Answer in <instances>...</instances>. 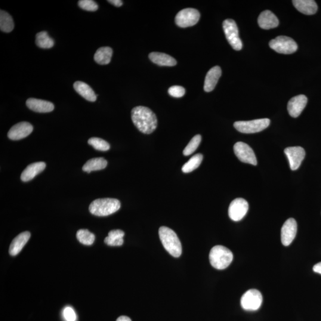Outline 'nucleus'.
<instances>
[{"instance_id":"1","label":"nucleus","mask_w":321,"mask_h":321,"mask_svg":"<svg viewBox=\"0 0 321 321\" xmlns=\"http://www.w3.org/2000/svg\"><path fill=\"white\" fill-rule=\"evenodd\" d=\"M132 120L137 129L145 134H151L157 127L156 114L148 107L138 106L132 110Z\"/></svg>"},{"instance_id":"2","label":"nucleus","mask_w":321,"mask_h":321,"mask_svg":"<svg viewBox=\"0 0 321 321\" xmlns=\"http://www.w3.org/2000/svg\"><path fill=\"white\" fill-rule=\"evenodd\" d=\"M159 236L166 251L173 257H180L182 246L176 233L171 228L162 226L160 228Z\"/></svg>"},{"instance_id":"3","label":"nucleus","mask_w":321,"mask_h":321,"mask_svg":"<svg viewBox=\"0 0 321 321\" xmlns=\"http://www.w3.org/2000/svg\"><path fill=\"white\" fill-rule=\"evenodd\" d=\"M209 258L213 267L222 270L227 268L232 262L233 255L226 247L218 245L213 247L210 251Z\"/></svg>"},{"instance_id":"4","label":"nucleus","mask_w":321,"mask_h":321,"mask_svg":"<svg viewBox=\"0 0 321 321\" xmlns=\"http://www.w3.org/2000/svg\"><path fill=\"white\" fill-rule=\"evenodd\" d=\"M121 203L119 200L113 198L98 199L89 205V211L98 217L112 215L119 211Z\"/></svg>"},{"instance_id":"5","label":"nucleus","mask_w":321,"mask_h":321,"mask_svg":"<svg viewBox=\"0 0 321 321\" xmlns=\"http://www.w3.org/2000/svg\"><path fill=\"white\" fill-rule=\"evenodd\" d=\"M270 125V120L262 119L251 121H239L234 123V127L243 134H255L267 129Z\"/></svg>"},{"instance_id":"6","label":"nucleus","mask_w":321,"mask_h":321,"mask_svg":"<svg viewBox=\"0 0 321 321\" xmlns=\"http://www.w3.org/2000/svg\"><path fill=\"white\" fill-rule=\"evenodd\" d=\"M270 47L278 53L283 54H291L294 53L298 49L296 42L289 37L279 36L271 40L270 42Z\"/></svg>"},{"instance_id":"7","label":"nucleus","mask_w":321,"mask_h":321,"mask_svg":"<svg viewBox=\"0 0 321 321\" xmlns=\"http://www.w3.org/2000/svg\"><path fill=\"white\" fill-rule=\"evenodd\" d=\"M225 37L234 49L240 51L243 47L242 42L239 38V30L236 23L232 19H227L223 24Z\"/></svg>"},{"instance_id":"8","label":"nucleus","mask_w":321,"mask_h":321,"mask_svg":"<svg viewBox=\"0 0 321 321\" xmlns=\"http://www.w3.org/2000/svg\"><path fill=\"white\" fill-rule=\"evenodd\" d=\"M262 296L258 290H249L244 293L241 298L240 304L244 310L255 311L259 310L262 304Z\"/></svg>"},{"instance_id":"9","label":"nucleus","mask_w":321,"mask_h":321,"mask_svg":"<svg viewBox=\"0 0 321 321\" xmlns=\"http://www.w3.org/2000/svg\"><path fill=\"white\" fill-rule=\"evenodd\" d=\"M200 13L196 9L192 8H184L179 11L175 18V22L180 27L193 26L198 22Z\"/></svg>"},{"instance_id":"10","label":"nucleus","mask_w":321,"mask_h":321,"mask_svg":"<svg viewBox=\"0 0 321 321\" xmlns=\"http://www.w3.org/2000/svg\"><path fill=\"white\" fill-rule=\"evenodd\" d=\"M234 151L240 161L253 165H257V160L254 151L248 145L239 142L234 145Z\"/></svg>"},{"instance_id":"11","label":"nucleus","mask_w":321,"mask_h":321,"mask_svg":"<svg viewBox=\"0 0 321 321\" xmlns=\"http://www.w3.org/2000/svg\"><path fill=\"white\" fill-rule=\"evenodd\" d=\"M249 209L248 202L243 198H236L231 202L228 215L234 221H239L245 217Z\"/></svg>"},{"instance_id":"12","label":"nucleus","mask_w":321,"mask_h":321,"mask_svg":"<svg viewBox=\"0 0 321 321\" xmlns=\"http://www.w3.org/2000/svg\"><path fill=\"white\" fill-rule=\"evenodd\" d=\"M285 153L288 157L292 170H296L301 165L305 157V151L301 147L287 148Z\"/></svg>"},{"instance_id":"13","label":"nucleus","mask_w":321,"mask_h":321,"mask_svg":"<svg viewBox=\"0 0 321 321\" xmlns=\"http://www.w3.org/2000/svg\"><path fill=\"white\" fill-rule=\"evenodd\" d=\"M297 230V223L294 218H289L284 223L281 231V238L284 246H288L292 243L295 239Z\"/></svg>"},{"instance_id":"14","label":"nucleus","mask_w":321,"mask_h":321,"mask_svg":"<svg viewBox=\"0 0 321 321\" xmlns=\"http://www.w3.org/2000/svg\"><path fill=\"white\" fill-rule=\"evenodd\" d=\"M33 129L32 125L28 122L18 123L10 129L8 133V137L13 141L20 140L28 137L32 132Z\"/></svg>"},{"instance_id":"15","label":"nucleus","mask_w":321,"mask_h":321,"mask_svg":"<svg viewBox=\"0 0 321 321\" xmlns=\"http://www.w3.org/2000/svg\"><path fill=\"white\" fill-rule=\"evenodd\" d=\"M308 103V98L304 95L293 97L288 103V110L290 116L294 118L299 117L303 112Z\"/></svg>"},{"instance_id":"16","label":"nucleus","mask_w":321,"mask_h":321,"mask_svg":"<svg viewBox=\"0 0 321 321\" xmlns=\"http://www.w3.org/2000/svg\"><path fill=\"white\" fill-rule=\"evenodd\" d=\"M26 106L30 110L37 113H49L54 109V104L47 101L29 98L26 101Z\"/></svg>"},{"instance_id":"17","label":"nucleus","mask_w":321,"mask_h":321,"mask_svg":"<svg viewBox=\"0 0 321 321\" xmlns=\"http://www.w3.org/2000/svg\"><path fill=\"white\" fill-rule=\"evenodd\" d=\"M258 24L262 29L268 30L279 26V20L273 12L265 10L259 15Z\"/></svg>"},{"instance_id":"18","label":"nucleus","mask_w":321,"mask_h":321,"mask_svg":"<svg viewBox=\"0 0 321 321\" xmlns=\"http://www.w3.org/2000/svg\"><path fill=\"white\" fill-rule=\"evenodd\" d=\"M30 237V233L29 231H24V232L18 234L11 243L10 248H9V254L13 257L17 255L28 242Z\"/></svg>"},{"instance_id":"19","label":"nucleus","mask_w":321,"mask_h":321,"mask_svg":"<svg viewBox=\"0 0 321 321\" xmlns=\"http://www.w3.org/2000/svg\"><path fill=\"white\" fill-rule=\"evenodd\" d=\"M221 69L219 66H215L206 74L204 82V91L210 92L214 90L219 79L221 76Z\"/></svg>"},{"instance_id":"20","label":"nucleus","mask_w":321,"mask_h":321,"mask_svg":"<svg viewBox=\"0 0 321 321\" xmlns=\"http://www.w3.org/2000/svg\"><path fill=\"white\" fill-rule=\"evenodd\" d=\"M46 163L44 162H38L31 163L24 169L21 174V180L24 182L29 181L36 177L37 175L44 171Z\"/></svg>"},{"instance_id":"21","label":"nucleus","mask_w":321,"mask_h":321,"mask_svg":"<svg viewBox=\"0 0 321 321\" xmlns=\"http://www.w3.org/2000/svg\"><path fill=\"white\" fill-rule=\"evenodd\" d=\"M293 3L298 11L305 14L313 15L318 10L317 3L313 0H294Z\"/></svg>"},{"instance_id":"22","label":"nucleus","mask_w":321,"mask_h":321,"mask_svg":"<svg viewBox=\"0 0 321 321\" xmlns=\"http://www.w3.org/2000/svg\"><path fill=\"white\" fill-rule=\"evenodd\" d=\"M150 59L160 66H174L177 61L173 57L162 52H151L149 55Z\"/></svg>"},{"instance_id":"23","label":"nucleus","mask_w":321,"mask_h":321,"mask_svg":"<svg viewBox=\"0 0 321 321\" xmlns=\"http://www.w3.org/2000/svg\"><path fill=\"white\" fill-rule=\"evenodd\" d=\"M73 87L75 91L85 100L90 102H95L97 100V95L95 94L93 89L86 83L80 81L76 82L74 83Z\"/></svg>"},{"instance_id":"24","label":"nucleus","mask_w":321,"mask_h":321,"mask_svg":"<svg viewBox=\"0 0 321 321\" xmlns=\"http://www.w3.org/2000/svg\"><path fill=\"white\" fill-rule=\"evenodd\" d=\"M113 55V49L109 47L99 48L94 55V60L101 65L109 64Z\"/></svg>"},{"instance_id":"25","label":"nucleus","mask_w":321,"mask_h":321,"mask_svg":"<svg viewBox=\"0 0 321 321\" xmlns=\"http://www.w3.org/2000/svg\"><path fill=\"white\" fill-rule=\"evenodd\" d=\"M107 166L106 160L103 158L92 159L88 160L83 166V170L90 173L91 171L101 170Z\"/></svg>"},{"instance_id":"26","label":"nucleus","mask_w":321,"mask_h":321,"mask_svg":"<svg viewBox=\"0 0 321 321\" xmlns=\"http://www.w3.org/2000/svg\"><path fill=\"white\" fill-rule=\"evenodd\" d=\"M124 231L121 230H113L110 231L109 236L105 239L104 242L106 245L111 246H122L124 243Z\"/></svg>"},{"instance_id":"27","label":"nucleus","mask_w":321,"mask_h":321,"mask_svg":"<svg viewBox=\"0 0 321 321\" xmlns=\"http://www.w3.org/2000/svg\"><path fill=\"white\" fill-rule=\"evenodd\" d=\"M13 18L7 12L1 10L0 12V29L1 31L9 33L14 29Z\"/></svg>"},{"instance_id":"28","label":"nucleus","mask_w":321,"mask_h":321,"mask_svg":"<svg viewBox=\"0 0 321 321\" xmlns=\"http://www.w3.org/2000/svg\"><path fill=\"white\" fill-rule=\"evenodd\" d=\"M36 44L40 48L49 49L53 47L54 41L51 37L49 36L47 32L42 31L37 33Z\"/></svg>"},{"instance_id":"29","label":"nucleus","mask_w":321,"mask_h":321,"mask_svg":"<svg viewBox=\"0 0 321 321\" xmlns=\"http://www.w3.org/2000/svg\"><path fill=\"white\" fill-rule=\"evenodd\" d=\"M203 160L202 154H196L191 158L182 167V171L184 173H189L198 168Z\"/></svg>"},{"instance_id":"30","label":"nucleus","mask_w":321,"mask_h":321,"mask_svg":"<svg viewBox=\"0 0 321 321\" xmlns=\"http://www.w3.org/2000/svg\"><path fill=\"white\" fill-rule=\"evenodd\" d=\"M76 237L80 243L88 246L92 245L95 239L94 234L86 229L79 230L77 232Z\"/></svg>"},{"instance_id":"31","label":"nucleus","mask_w":321,"mask_h":321,"mask_svg":"<svg viewBox=\"0 0 321 321\" xmlns=\"http://www.w3.org/2000/svg\"><path fill=\"white\" fill-rule=\"evenodd\" d=\"M202 137L200 135H197L191 140L186 147L183 150V154L185 156H189L192 154L197 150L201 142Z\"/></svg>"},{"instance_id":"32","label":"nucleus","mask_w":321,"mask_h":321,"mask_svg":"<svg viewBox=\"0 0 321 321\" xmlns=\"http://www.w3.org/2000/svg\"><path fill=\"white\" fill-rule=\"evenodd\" d=\"M88 144L91 145L94 149L101 151H107L110 150V144L106 141L98 138H92L88 140Z\"/></svg>"},{"instance_id":"33","label":"nucleus","mask_w":321,"mask_h":321,"mask_svg":"<svg viewBox=\"0 0 321 321\" xmlns=\"http://www.w3.org/2000/svg\"><path fill=\"white\" fill-rule=\"evenodd\" d=\"M78 5L83 10L89 11H95L98 8L97 2L92 0H80L78 2Z\"/></svg>"},{"instance_id":"34","label":"nucleus","mask_w":321,"mask_h":321,"mask_svg":"<svg viewBox=\"0 0 321 321\" xmlns=\"http://www.w3.org/2000/svg\"><path fill=\"white\" fill-rule=\"evenodd\" d=\"M168 94L174 98H181L185 94V89L180 86H173L168 89Z\"/></svg>"},{"instance_id":"35","label":"nucleus","mask_w":321,"mask_h":321,"mask_svg":"<svg viewBox=\"0 0 321 321\" xmlns=\"http://www.w3.org/2000/svg\"><path fill=\"white\" fill-rule=\"evenodd\" d=\"M63 316L67 321H75L76 320L75 312L70 307H66L64 309Z\"/></svg>"},{"instance_id":"36","label":"nucleus","mask_w":321,"mask_h":321,"mask_svg":"<svg viewBox=\"0 0 321 321\" xmlns=\"http://www.w3.org/2000/svg\"><path fill=\"white\" fill-rule=\"evenodd\" d=\"M108 2L118 7H121V6L123 5V1H120V0H109V1H108Z\"/></svg>"},{"instance_id":"37","label":"nucleus","mask_w":321,"mask_h":321,"mask_svg":"<svg viewBox=\"0 0 321 321\" xmlns=\"http://www.w3.org/2000/svg\"><path fill=\"white\" fill-rule=\"evenodd\" d=\"M313 270L315 273L321 274V262L314 265Z\"/></svg>"},{"instance_id":"38","label":"nucleus","mask_w":321,"mask_h":321,"mask_svg":"<svg viewBox=\"0 0 321 321\" xmlns=\"http://www.w3.org/2000/svg\"><path fill=\"white\" fill-rule=\"evenodd\" d=\"M116 321H132L129 317L126 316H121L118 318Z\"/></svg>"}]
</instances>
